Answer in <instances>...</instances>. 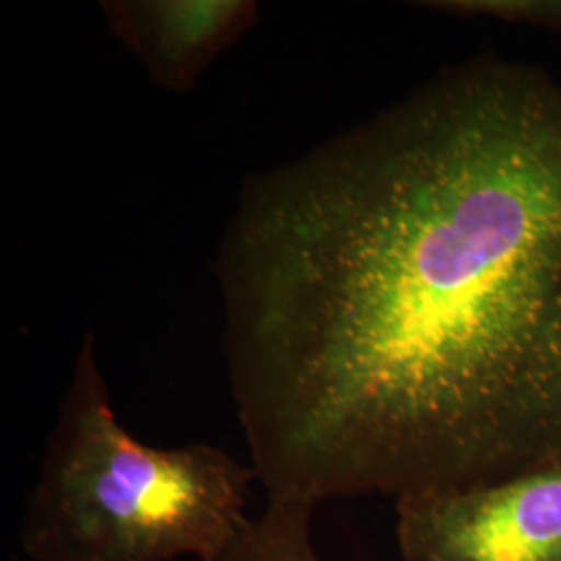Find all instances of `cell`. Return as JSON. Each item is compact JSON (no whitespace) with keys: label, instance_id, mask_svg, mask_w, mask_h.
Segmentation results:
<instances>
[{"label":"cell","instance_id":"6da1fadb","mask_svg":"<svg viewBox=\"0 0 561 561\" xmlns=\"http://www.w3.org/2000/svg\"><path fill=\"white\" fill-rule=\"evenodd\" d=\"M215 277L266 502L561 466V83L479 55L248 178Z\"/></svg>","mask_w":561,"mask_h":561},{"label":"cell","instance_id":"277c9868","mask_svg":"<svg viewBox=\"0 0 561 561\" xmlns=\"http://www.w3.org/2000/svg\"><path fill=\"white\" fill-rule=\"evenodd\" d=\"M108 34L171 94L192 92L208 69L256 25V0H108Z\"/></svg>","mask_w":561,"mask_h":561},{"label":"cell","instance_id":"8992f818","mask_svg":"<svg viewBox=\"0 0 561 561\" xmlns=\"http://www.w3.org/2000/svg\"><path fill=\"white\" fill-rule=\"evenodd\" d=\"M426 7L456 18L510 21L561 34V0H445Z\"/></svg>","mask_w":561,"mask_h":561},{"label":"cell","instance_id":"7a4b0ae2","mask_svg":"<svg viewBox=\"0 0 561 561\" xmlns=\"http://www.w3.org/2000/svg\"><path fill=\"white\" fill-rule=\"evenodd\" d=\"M256 474L210 443L154 447L119 421L85 333L23 510L30 561H215L250 522Z\"/></svg>","mask_w":561,"mask_h":561},{"label":"cell","instance_id":"3957f363","mask_svg":"<svg viewBox=\"0 0 561 561\" xmlns=\"http://www.w3.org/2000/svg\"><path fill=\"white\" fill-rule=\"evenodd\" d=\"M403 561H561V466L396 502Z\"/></svg>","mask_w":561,"mask_h":561},{"label":"cell","instance_id":"5b68a950","mask_svg":"<svg viewBox=\"0 0 561 561\" xmlns=\"http://www.w3.org/2000/svg\"><path fill=\"white\" fill-rule=\"evenodd\" d=\"M319 507L300 502H266L215 561H324L314 545Z\"/></svg>","mask_w":561,"mask_h":561}]
</instances>
